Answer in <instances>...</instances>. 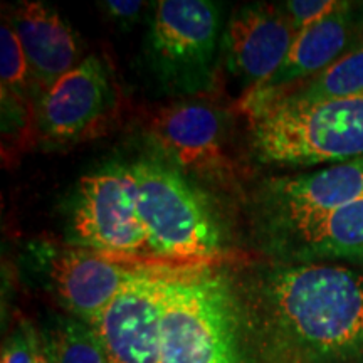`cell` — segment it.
Wrapping results in <instances>:
<instances>
[{
	"mask_svg": "<svg viewBox=\"0 0 363 363\" xmlns=\"http://www.w3.org/2000/svg\"><path fill=\"white\" fill-rule=\"evenodd\" d=\"M256 363H363V274L283 262L240 294Z\"/></svg>",
	"mask_w": 363,
	"mask_h": 363,
	"instance_id": "1",
	"label": "cell"
},
{
	"mask_svg": "<svg viewBox=\"0 0 363 363\" xmlns=\"http://www.w3.org/2000/svg\"><path fill=\"white\" fill-rule=\"evenodd\" d=\"M160 363H256L240 294L222 272L211 266L172 272Z\"/></svg>",
	"mask_w": 363,
	"mask_h": 363,
	"instance_id": "2",
	"label": "cell"
},
{
	"mask_svg": "<svg viewBox=\"0 0 363 363\" xmlns=\"http://www.w3.org/2000/svg\"><path fill=\"white\" fill-rule=\"evenodd\" d=\"M130 170L140 220L157 266L189 269L220 259L225 234L202 190L158 155L136 158Z\"/></svg>",
	"mask_w": 363,
	"mask_h": 363,
	"instance_id": "3",
	"label": "cell"
},
{
	"mask_svg": "<svg viewBox=\"0 0 363 363\" xmlns=\"http://www.w3.org/2000/svg\"><path fill=\"white\" fill-rule=\"evenodd\" d=\"M249 120L254 155L266 165L310 169L363 157V93L269 106Z\"/></svg>",
	"mask_w": 363,
	"mask_h": 363,
	"instance_id": "4",
	"label": "cell"
},
{
	"mask_svg": "<svg viewBox=\"0 0 363 363\" xmlns=\"http://www.w3.org/2000/svg\"><path fill=\"white\" fill-rule=\"evenodd\" d=\"M148 66L170 96H195L214 86L220 39L219 7L208 0H160L152 4Z\"/></svg>",
	"mask_w": 363,
	"mask_h": 363,
	"instance_id": "5",
	"label": "cell"
},
{
	"mask_svg": "<svg viewBox=\"0 0 363 363\" xmlns=\"http://www.w3.org/2000/svg\"><path fill=\"white\" fill-rule=\"evenodd\" d=\"M69 244L126 264L160 267L152 259L140 220L130 163L111 162L79 180L69 217Z\"/></svg>",
	"mask_w": 363,
	"mask_h": 363,
	"instance_id": "6",
	"label": "cell"
},
{
	"mask_svg": "<svg viewBox=\"0 0 363 363\" xmlns=\"http://www.w3.org/2000/svg\"><path fill=\"white\" fill-rule=\"evenodd\" d=\"M360 199L363 157L266 180L257 195V214L271 247Z\"/></svg>",
	"mask_w": 363,
	"mask_h": 363,
	"instance_id": "7",
	"label": "cell"
},
{
	"mask_svg": "<svg viewBox=\"0 0 363 363\" xmlns=\"http://www.w3.org/2000/svg\"><path fill=\"white\" fill-rule=\"evenodd\" d=\"M118 111L120 91L110 67L91 54L39 98L34 123L43 142L66 147L103 135Z\"/></svg>",
	"mask_w": 363,
	"mask_h": 363,
	"instance_id": "8",
	"label": "cell"
},
{
	"mask_svg": "<svg viewBox=\"0 0 363 363\" xmlns=\"http://www.w3.org/2000/svg\"><path fill=\"white\" fill-rule=\"evenodd\" d=\"M362 38L363 4L342 2L325 19L296 34L279 69L264 83L240 96V111L249 118L254 116L288 91L325 71Z\"/></svg>",
	"mask_w": 363,
	"mask_h": 363,
	"instance_id": "9",
	"label": "cell"
},
{
	"mask_svg": "<svg viewBox=\"0 0 363 363\" xmlns=\"http://www.w3.org/2000/svg\"><path fill=\"white\" fill-rule=\"evenodd\" d=\"M174 271L145 269L91 325L110 363H160L165 288Z\"/></svg>",
	"mask_w": 363,
	"mask_h": 363,
	"instance_id": "10",
	"label": "cell"
},
{
	"mask_svg": "<svg viewBox=\"0 0 363 363\" xmlns=\"http://www.w3.org/2000/svg\"><path fill=\"white\" fill-rule=\"evenodd\" d=\"M283 9L249 4L238 9L222 35L220 48L227 69L244 86V93L271 78L296 38Z\"/></svg>",
	"mask_w": 363,
	"mask_h": 363,
	"instance_id": "11",
	"label": "cell"
},
{
	"mask_svg": "<svg viewBox=\"0 0 363 363\" xmlns=\"http://www.w3.org/2000/svg\"><path fill=\"white\" fill-rule=\"evenodd\" d=\"M148 136L163 160L201 175L225 167L224 121L207 103L184 101L162 108L148 121Z\"/></svg>",
	"mask_w": 363,
	"mask_h": 363,
	"instance_id": "12",
	"label": "cell"
},
{
	"mask_svg": "<svg viewBox=\"0 0 363 363\" xmlns=\"http://www.w3.org/2000/svg\"><path fill=\"white\" fill-rule=\"evenodd\" d=\"M145 269L148 267L67 247L49 259V281L61 306L91 326Z\"/></svg>",
	"mask_w": 363,
	"mask_h": 363,
	"instance_id": "13",
	"label": "cell"
},
{
	"mask_svg": "<svg viewBox=\"0 0 363 363\" xmlns=\"http://www.w3.org/2000/svg\"><path fill=\"white\" fill-rule=\"evenodd\" d=\"M9 22L24 49L39 98L84 59L78 34L48 4L21 2L9 16Z\"/></svg>",
	"mask_w": 363,
	"mask_h": 363,
	"instance_id": "14",
	"label": "cell"
},
{
	"mask_svg": "<svg viewBox=\"0 0 363 363\" xmlns=\"http://www.w3.org/2000/svg\"><path fill=\"white\" fill-rule=\"evenodd\" d=\"M271 249L284 262L347 261L363 264V199L272 244Z\"/></svg>",
	"mask_w": 363,
	"mask_h": 363,
	"instance_id": "15",
	"label": "cell"
},
{
	"mask_svg": "<svg viewBox=\"0 0 363 363\" xmlns=\"http://www.w3.org/2000/svg\"><path fill=\"white\" fill-rule=\"evenodd\" d=\"M363 93V38L340 56L333 65L311 78L306 83L296 86L283 96L267 104L284 106V104H308L330 101V99L350 98ZM262 108V110H266ZM261 110V111H262ZM259 113V111H257Z\"/></svg>",
	"mask_w": 363,
	"mask_h": 363,
	"instance_id": "16",
	"label": "cell"
},
{
	"mask_svg": "<svg viewBox=\"0 0 363 363\" xmlns=\"http://www.w3.org/2000/svg\"><path fill=\"white\" fill-rule=\"evenodd\" d=\"M0 83L2 110L9 108V111L17 113V116H24L26 120L35 116L39 96L33 72L9 19H4L0 27Z\"/></svg>",
	"mask_w": 363,
	"mask_h": 363,
	"instance_id": "17",
	"label": "cell"
},
{
	"mask_svg": "<svg viewBox=\"0 0 363 363\" xmlns=\"http://www.w3.org/2000/svg\"><path fill=\"white\" fill-rule=\"evenodd\" d=\"M57 363H110L96 331L76 318H61L51 335Z\"/></svg>",
	"mask_w": 363,
	"mask_h": 363,
	"instance_id": "18",
	"label": "cell"
},
{
	"mask_svg": "<svg viewBox=\"0 0 363 363\" xmlns=\"http://www.w3.org/2000/svg\"><path fill=\"white\" fill-rule=\"evenodd\" d=\"M342 2L343 0H288L281 4V9L291 22L293 29L301 33L303 29L337 11Z\"/></svg>",
	"mask_w": 363,
	"mask_h": 363,
	"instance_id": "19",
	"label": "cell"
},
{
	"mask_svg": "<svg viewBox=\"0 0 363 363\" xmlns=\"http://www.w3.org/2000/svg\"><path fill=\"white\" fill-rule=\"evenodd\" d=\"M35 338L38 331L34 326L22 321L4 343L0 363H34Z\"/></svg>",
	"mask_w": 363,
	"mask_h": 363,
	"instance_id": "20",
	"label": "cell"
},
{
	"mask_svg": "<svg viewBox=\"0 0 363 363\" xmlns=\"http://www.w3.org/2000/svg\"><path fill=\"white\" fill-rule=\"evenodd\" d=\"M145 6L147 4L140 2V0H104V2L99 4V7L106 13L108 19L123 27L133 26L142 16Z\"/></svg>",
	"mask_w": 363,
	"mask_h": 363,
	"instance_id": "21",
	"label": "cell"
},
{
	"mask_svg": "<svg viewBox=\"0 0 363 363\" xmlns=\"http://www.w3.org/2000/svg\"><path fill=\"white\" fill-rule=\"evenodd\" d=\"M34 363H57L51 335L38 333L34 348Z\"/></svg>",
	"mask_w": 363,
	"mask_h": 363,
	"instance_id": "22",
	"label": "cell"
}]
</instances>
